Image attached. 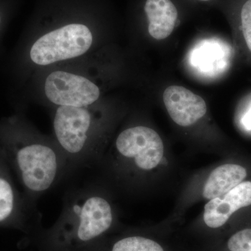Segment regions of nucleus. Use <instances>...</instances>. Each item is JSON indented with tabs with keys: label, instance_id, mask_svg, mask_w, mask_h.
<instances>
[{
	"label": "nucleus",
	"instance_id": "f257e3e1",
	"mask_svg": "<svg viewBox=\"0 0 251 251\" xmlns=\"http://www.w3.org/2000/svg\"><path fill=\"white\" fill-rule=\"evenodd\" d=\"M93 41L92 32L82 24H70L47 33L33 44L31 61L46 66L85 54Z\"/></svg>",
	"mask_w": 251,
	"mask_h": 251
},
{
	"label": "nucleus",
	"instance_id": "f03ea898",
	"mask_svg": "<svg viewBox=\"0 0 251 251\" xmlns=\"http://www.w3.org/2000/svg\"><path fill=\"white\" fill-rule=\"evenodd\" d=\"M16 161L23 184L33 193L47 191L58 175L59 157L44 144L24 145L18 150Z\"/></svg>",
	"mask_w": 251,
	"mask_h": 251
},
{
	"label": "nucleus",
	"instance_id": "7ed1b4c3",
	"mask_svg": "<svg viewBox=\"0 0 251 251\" xmlns=\"http://www.w3.org/2000/svg\"><path fill=\"white\" fill-rule=\"evenodd\" d=\"M44 90L50 101L59 106H88L100 97L98 86L92 81L65 72L51 73Z\"/></svg>",
	"mask_w": 251,
	"mask_h": 251
},
{
	"label": "nucleus",
	"instance_id": "20e7f679",
	"mask_svg": "<svg viewBox=\"0 0 251 251\" xmlns=\"http://www.w3.org/2000/svg\"><path fill=\"white\" fill-rule=\"evenodd\" d=\"M117 151L126 158L134 159L140 169L150 171L156 168L164 154L161 137L146 126H135L122 132L116 140Z\"/></svg>",
	"mask_w": 251,
	"mask_h": 251
},
{
	"label": "nucleus",
	"instance_id": "39448f33",
	"mask_svg": "<svg viewBox=\"0 0 251 251\" xmlns=\"http://www.w3.org/2000/svg\"><path fill=\"white\" fill-rule=\"evenodd\" d=\"M65 213L75 224L77 239L82 242L103 234L112 223L111 206L106 200L96 195L80 198Z\"/></svg>",
	"mask_w": 251,
	"mask_h": 251
},
{
	"label": "nucleus",
	"instance_id": "423d86ee",
	"mask_svg": "<svg viewBox=\"0 0 251 251\" xmlns=\"http://www.w3.org/2000/svg\"><path fill=\"white\" fill-rule=\"evenodd\" d=\"M53 125L56 138L64 151L77 155L85 150L92 125V115L85 107L59 106Z\"/></svg>",
	"mask_w": 251,
	"mask_h": 251
},
{
	"label": "nucleus",
	"instance_id": "0eeeda50",
	"mask_svg": "<svg viewBox=\"0 0 251 251\" xmlns=\"http://www.w3.org/2000/svg\"><path fill=\"white\" fill-rule=\"evenodd\" d=\"M163 101L168 114L176 125L189 126L206 112L204 99L181 86H170L163 92Z\"/></svg>",
	"mask_w": 251,
	"mask_h": 251
},
{
	"label": "nucleus",
	"instance_id": "6e6552de",
	"mask_svg": "<svg viewBox=\"0 0 251 251\" xmlns=\"http://www.w3.org/2000/svg\"><path fill=\"white\" fill-rule=\"evenodd\" d=\"M251 204V182L245 181L225 195L210 200L204 206V221L211 228L224 226L233 213Z\"/></svg>",
	"mask_w": 251,
	"mask_h": 251
},
{
	"label": "nucleus",
	"instance_id": "1a4fd4ad",
	"mask_svg": "<svg viewBox=\"0 0 251 251\" xmlns=\"http://www.w3.org/2000/svg\"><path fill=\"white\" fill-rule=\"evenodd\" d=\"M145 11L150 35L157 40L171 35L178 16L177 9L171 0H147Z\"/></svg>",
	"mask_w": 251,
	"mask_h": 251
},
{
	"label": "nucleus",
	"instance_id": "9d476101",
	"mask_svg": "<svg viewBox=\"0 0 251 251\" xmlns=\"http://www.w3.org/2000/svg\"><path fill=\"white\" fill-rule=\"evenodd\" d=\"M247 176V170L239 165L225 164L218 167L206 180L203 197L207 200L222 197L241 184Z\"/></svg>",
	"mask_w": 251,
	"mask_h": 251
},
{
	"label": "nucleus",
	"instance_id": "9b49d317",
	"mask_svg": "<svg viewBox=\"0 0 251 251\" xmlns=\"http://www.w3.org/2000/svg\"><path fill=\"white\" fill-rule=\"evenodd\" d=\"M112 251H164L161 246L151 239L142 237H130L119 241Z\"/></svg>",
	"mask_w": 251,
	"mask_h": 251
},
{
	"label": "nucleus",
	"instance_id": "f8f14e48",
	"mask_svg": "<svg viewBox=\"0 0 251 251\" xmlns=\"http://www.w3.org/2000/svg\"><path fill=\"white\" fill-rule=\"evenodd\" d=\"M15 193L8 180L0 176V222L12 214L15 207Z\"/></svg>",
	"mask_w": 251,
	"mask_h": 251
},
{
	"label": "nucleus",
	"instance_id": "ddd939ff",
	"mask_svg": "<svg viewBox=\"0 0 251 251\" xmlns=\"http://www.w3.org/2000/svg\"><path fill=\"white\" fill-rule=\"evenodd\" d=\"M231 251H251V229H245L234 234L227 243Z\"/></svg>",
	"mask_w": 251,
	"mask_h": 251
},
{
	"label": "nucleus",
	"instance_id": "4468645a",
	"mask_svg": "<svg viewBox=\"0 0 251 251\" xmlns=\"http://www.w3.org/2000/svg\"><path fill=\"white\" fill-rule=\"evenodd\" d=\"M241 19L244 39L251 52V0H248L243 6Z\"/></svg>",
	"mask_w": 251,
	"mask_h": 251
},
{
	"label": "nucleus",
	"instance_id": "2eb2a0df",
	"mask_svg": "<svg viewBox=\"0 0 251 251\" xmlns=\"http://www.w3.org/2000/svg\"><path fill=\"white\" fill-rule=\"evenodd\" d=\"M242 124L248 130H251V107L242 119Z\"/></svg>",
	"mask_w": 251,
	"mask_h": 251
},
{
	"label": "nucleus",
	"instance_id": "dca6fc26",
	"mask_svg": "<svg viewBox=\"0 0 251 251\" xmlns=\"http://www.w3.org/2000/svg\"><path fill=\"white\" fill-rule=\"evenodd\" d=\"M201 1H209V0H201Z\"/></svg>",
	"mask_w": 251,
	"mask_h": 251
},
{
	"label": "nucleus",
	"instance_id": "f3484780",
	"mask_svg": "<svg viewBox=\"0 0 251 251\" xmlns=\"http://www.w3.org/2000/svg\"><path fill=\"white\" fill-rule=\"evenodd\" d=\"M0 23H1V17H0Z\"/></svg>",
	"mask_w": 251,
	"mask_h": 251
}]
</instances>
